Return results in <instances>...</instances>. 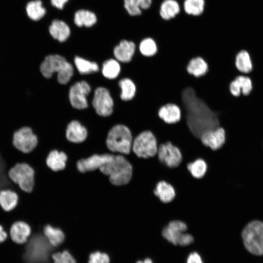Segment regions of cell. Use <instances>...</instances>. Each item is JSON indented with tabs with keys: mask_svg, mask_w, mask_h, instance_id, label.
<instances>
[{
	"mask_svg": "<svg viewBox=\"0 0 263 263\" xmlns=\"http://www.w3.org/2000/svg\"><path fill=\"white\" fill-rule=\"evenodd\" d=\"M179 107L181 118L185 119L192 133L198 138L204 132L220 126L216 113L198 97L190 87L183 90Z\"/></svg>",
	"mask_w": 263,
	"mask_h": 263,
	"instance_id": "cell-1",
	"label": "cell"
},
{
	"mask_svg": "<svg viewBox=\"0 0 263 263\" xmlns=\"http://www.w3.org/2000/svg\"><path fill=\"white\" fill-rule=\"evenodd\" d=\"M99 169L103 174L108 175L110 182L115 186L128 183L132 172V165L125 157L113 154Z\"/></svg>",
	"mask_w": 263,
	"mask_h": 263,
	"instance_id": "cell-2",
	"label": "cell"
},
{
	"mask_svg": "<svg viewBox=\"0 0 263 263\" xmlns=\"http://www.w3.org/2000/svg\"><path fill=\"white\" fill-rule=\"evenodd\" d=\"M52 246L44 235L34 232L27 241L24 261L26 263H47Z\"/></svg>",
	"mask_w": 263,
	"mask_h": 263,
	"instance_id": "cell-3",
	"label": "cell"
},
{
	"mask_svg": "<svg viewBox=\"0 0 263 263\" xmlns=\"http://www.w3.org/2000/svg\"><path fill=\"white\" fill-rule=\"evenodd\" d=\"M40 71L46 78L57 73V79L61 84H66L73 75V66L64 57L59 55H50L45 57L40 66Z\"/></svg>",
	"mask_w": 263,
	"mask_h": 263,
	"instance_id": "cell-4",
	"label": "cell"
},
{
	"mask_svg": "<svg viewBox=\"0 0 263 263\" xmlns=\"http://www.w3.org/2000/svg\"><path fill=\"white\" fill-rule=\"evenodd\" d=\"M242 236L244 245L250 253L263 255V222L254 220L249 223L244 228Z\"/></svg>",
	"mask_w": 263,
	"mask_h": 263,
	"instance_id": "cell-5",
	"label": "cell"
},
{
	"mask_svg": "<svg viewBox=\"0 0 263 263\" xmlns=\"http://www.w3.org/2000/svg\"><path fill=\"white\" fill-rule=\"evenodd\" d=\"M132 144L131 131L126 126L117 125L109 131L106 139L108 149L113 152L130 153Z\"/></svg>",
	"mask_w": 263,
	"mask_h": 263,
	"instance_id": "cell-6",
	"label": "cell"
},
{
	"mask_svg": "<svg viewBox=\"0 0 263 263\" xmlns=\"http://www.w3.org/2000/svg\"><path fill=\"white\" fill-rule=\"evenodd\" d=\"M35 170L26 163H19L8 171L9 179L25 192H31L35 185Z\"/></svg>",
	"mask_w": 263,
	"mask_h": 263,
	"instance_id": "cell-7",
	"label": "cell"
},
{
	"mask_svg": "<svg viewBox=\"0 0 263 263\" xmlns=\"http://www.w3.org/2000/svg\"><path fill=\"white\" fill-rule=\"evenodd\" d=\"M158 143L152 132L144 131L137 134L132 142L134 153L138 157L147 158L155 156L157 152Z\"/></svg>",
	"mask_w": 263,
	"mask_h": 263,
	"instance_id": "cell-8",
	"label": "cell"
},
{
	"mask_svg": "<svg viewBox=\"0 0 263 263\" xmlns=\"http://www.w3.org/2000/svg\"><path fill=\"white\" fill-rule=\"evenodd\" d=\"M187 229L186 224L180 221H172L169 223L162 231V235L174 245L186 246L193 242V237L185 232Z\"/></svg>",
	"mask_w": 263,
	"mask_h": 263,
	"instance_id": "cell-9",
	"label": "cell"
},
{
	"mask_svg": "<svg viewBox=\"0 0 263 263\" xmlns=\"http://www.w3.org/2000/svg\"><path fill=\"white\" fill-rule=\"evenodd\" d=\"M38 143L37 136L30 128L23 127L15 132L13 135L12 144L19 150L28 153L33 150Z\"/></svg>",
	"mask_w": 263,
	"mask_h": 263,
	"instance_id": "cell-10",
	"label": "cell"
},
{
	"mask_svg": "<svg viewBox=\"0 0 263 263\" xmlns=\"http://www.w3.org/2000/svg\"><path fill=\"white\" fill-rule=\"evenodd\" d=\"M157 154L159 160L171 168L178 167L182 160L179 147L169 141L158 144Z\"/></svg>",
	"mask_w": 263,
	"mask_h": 263,
	"instance_id": "cell-11",
	"label": "cell"
},
{
	"mask_svg": "<svg viewBox=\"0 0 263 263\" xmlns=\"http://www.w3.org/2000/svg\"><path fill=\"white\" fill-rule=\"evenodd\" d=\"M92 104L96 113L100 116H108L113 112V101L105 88L98 87L95 89Z\"/></svg>",
	"mask_w": 263,
	"mask_h": 263,
	"instance_id": "cell-12",
	"label": "cell"
},
{
	"mask_svg": "<svg viewBox=\"0 0 263 263\" xmlns=\"http://www.w3.org/2000/svg\"><path fill=\"white\" fill-rule=\"evenodd\" d=\"M91 87L85 81L77 82L70 89L69 99L72 106L77 109L88 107L87 96L91 91Z\"/></svg>",
	"mask_w": 263,
	"mask_h": 263,
	"instance_id": "cell-13",
	"label": "cell"
},
{
	"mask_svg": "<svg viewBox=\"0 0 263 263\" xmlns=\"http://www.w3.org/2000/svg\"><path fill=\"white\" fill-rule=\"evenodd\" d=\"M200 140L205 147L217 150L225 145L226 132L223 128L219 126L204 132L200 137Z\"/></svg>",
	"mask_w": 263,
	"mask_h": 263,
	"instance_id": "cell-14",
	"label": "cell"
},
{
	"mask_svg": "<svg viewBox=\"0 0 263 263\" xmlns=\"http://www.w3.org/2000/svg\"><path fill=\"white\" fill-rule=\"evenodd\" d=\"M112 154H94L87 158L78 161L76 167L81 172L99 169L110 158Z\"/></svg>",
	"mask_w": 263,
	"mask_h": 263,
	"instance_id": "cell-15",
	"label": "cell"
},
{
	"mask_svg": "<svg viewBox=\"0 0 263 263\" xmlns=\"http://www.w3.org/2000/svg\"><path fill=\"white\" fill-rule=\"evenodd\" d=\"M32 234L30 225L22 221L14 222L9 230V235L13 242L18 244L26 243Z\"/></svg>",
	"mask_w": 263,
	"mask_h": 263,
	"instance_id": "cell-16",
	"label": "cell"
},
{
	"mask_svg": "<svg viewBox=\"0 0 263 263\" xmlns=\"http://www.w3.org/2000/svg\"><path fill=\"white\" fill-rule=\"evenodd\" d=\"M136 49V46L134 42L124 39L114 48V56L118 61L128 63L131 61L134 56Z\"/></svg>",
	"mask_w": 263,
	"mask_h": 263,
	"instance_id": "cell-17",
	"label": "cell"
},
{
	"mask_svg": "<svg viewBox=\"0 0 263 263\" xmlns=\"http://www.w3.org/2000/svg\"><path fill=\"white\" fill-rule=\"evenodd\" d=\"M158 115L165 123L172 124L180 121L181 111L177 105L174 103H167L159 108Z\"/></svg>",
	"mask_w": 263,
	"mask_h": 263,
	"instance_id": "cell-18",
	"label": "cell"
},
{
	"mask_svg": "<svg viewBox=\"0 0 263 263\" xmlns=\"http://www.w3.org/2000/svg\"><path fill=\"white\" fill-rule=\"evenodd\" d=\"M181 7L177 0H163L159 6V14L164 20L175 18L180 13Z\"/></svg>",
	"mask_w": 263,
	"mask_h": 263,
	"instance_id": "cell-19",
	"label": "cell"
},
{
	"mask_svg": "<svg viewBox=\"0 0 263 263\" xmlns=\"http://www.w3.org/2000/svg\"><path fill=\"white\" fill-rule=\"evenodd\" d=\"M66 135L69 141L76 143H81L86 139L87 131L78 121L73 120L67 127Z\"/></svg>",
	"mask_w": 263,
	"mask_h": 263,
	"instance_id": "cell-20",
	"label": "cell"
},
{
	"mask_svg": "<svg viewBox=\"0 0 263 263\" xmlns=\"http://www.w3.org/2000/svg\"><path fill=\"white\" fill-rule=\"evenodd\" d=\"M51 36L59 42L65 41L70 37L71 29L69 25L64 21L54 19L49 28Z\"/></svg>",
	"mask_w": 263,
	"mask_h": 263,
	"instance_id": "cell-21",
	"label": "cell"
},
{
	"mask_svg": "<svg viewBox=\"0 0 263 263\" xmlns=\"http://www.w3.org/2000/svg\"><path fill=\"white\" fill-rule=\"evenodd\" d=\"M67 160V156L64 152L53 150L48 153L46 164L51 170L56 172L65 168Z\"/></svg>",
	"mask_w": 263,
	"mask_h": 263,
	"instance_id": "cell-22",
	"label": "cell"
},
{
	"mask_svg": "<svg viewBox=\"0 0 263 263\" xmlns=\"http://www.w3.org/2000/svg\"><path fill=\"white\" fill-rule=\"evenodd\" d=\"M186 69L189 75L195 77H200L207 72L208 65L203 57L198 56L189 60Z\"/></svg>",
	"mask_w": 263,
	"mask_h": 263,
	"instance_id": "cell-23",
	"label": "cell"
},
{
	"mask_svg": "<svg viewBox=\"0 0 263 263\" xmlns=\"http://www.w3.org/2000/svg\"><path fill=\"white\" fill-rule=\"evenodd\" d=\"M97 17L94 13L87 9H79L74 15L75 24L78 27H91L97 22Z\"/></svg>",
	"mask_w": 263,
	"mask_h": 263,
	"instance_id": "cell-24",
	"label": "cell"
},
{
	"mask_svg": "<svg viewBox=\"0 0 263 263\" xmlns=\"http://www.w3.org/2000/svg\"><path fill=\"white\" fill-rule=\"evenodd\" d=\"M19 196L14 190L5 189L0 190V206L5 211H10L18 205Z\"/></svg>",
	"mask_w": 263,
	"mask_h": 263,
	"instance_id": "cell-25",
	"label": "cell"
},
{
	"mask_svg": "<svg viewBox=\"0 0 263 263\" xmlns=\"http://www.w3.org/2000/svg\"><path fill=\"white\" fill-rule=\"evenodd\" d=\"M154 193L162 202L165 203L171 202L175 196L173 187L164 181L159 182L157 184Z\"/></svg>",
	"mask_w": 263,
	"mask_h": 263,
	"instance_id": "cell-26",
	"label": "cell"
},
{
	"mask_svg": "<svg viewBox=\"0 0 263 263\" xmlns=\"http://www.w3.org/2000/svg\"><path fill=\"white\" fill-rule=\"evenodd\" d=\"M42 231L43 235L53 246L61 244L64 240L65 235L63 231L50 224L45 225L42 228Z\"/></svg>",
	"mask_w": 263,
	"mask_h": 263,
	"instance_id": "cell-27",
	"label": "cell"
},
{
	"mask_svg": "<svg viewBox=\"0 0 263 263\" xmlns=\"http://www.w3.org/2000/svg\"><path fill=\"white\" fill-rule=\"evenodd\" d=\"M9 170V169L0 153V190L9 189L16 192L20 188L9 179L8 175Z\"/></svg>",
	"mask_w": 263,
	"mask_h": 263,
	"instance_id": "cell-28",
	"label": "cell"
},
{
	"mask_svg": "<svg viewBox=\"0 0 263 263\" xmlns=\"http://www.w3.org/2000/svg\"><path fill=\"white\" fill-rule=\"evenodd\" d=\"M235 66L240 73L247 74L252 70V64L248 53L245 50H241L235 55Z\"/></svg>",
	"mask_w": 263,
	"mask_h": 263,
	"instance_id": "cell-29",
	"label": "cell"
},
{
	"mask_svg": "<svg viewBox=\"0 0 263 263\" xmlns=\"http://www.w3.org/2000/svg\"><path fill=\"white\" fill-rule=\"evenodd\" d=\"M205 0H184L183 3L185 13L193 17L201 16L205 11Z\"/></svg>",
	"mask_w": 263,
	"mask_h": 263,
	"instance_id": "cell-30",
	"label": "cell"
},
{
	"mask_svg": "<svg viewBox=\"0 0 263 263\" xmlns=\"http://www.w3.org/2000/svg\"><path fill=\"white\" fill-rule=\"evenodd\" d=\"M138 49L142 56L147 57H152L158 52L157 42L152 37H145L139 43Z\"/></svg>",
	"mask_w": 263,
	"mask_h": 263,
	"instance_id": "cell-31",
	"label": "cell"
},
{
	"mask_svg": "<svg viewBox=\"0 0 263 263\" xmlns=\"http://www.w3.org/2000/svg\"><path fill=\"white\" fill-rule=\"evenodd\" d=\"M119 86L122 90L121 98L123 100L129 101L134 98L137 88L132 80L128 78H123L119 81Z\"/></svg>",
	"mask_w": 263,
	"mask_h": 263,
	"instance_id": "cell-32",
	"label": "cell"
},
{
	"mask_svg": "<svg viewBox=\"0 0 263 263\" xmlns=\"http://www.w3.org/2000/svg\"><path fill=\"white\" fill-rule=\"evenodd\" d=\"M28 17L33 20H38L46 14V10L40 0H35L28 3L26 7Z\"/></svg>",
	"mask_w": 263,
	"mask_h": 263,
	"instance_id": "cell-33",
	"label": "cell"
},
{
	"mask_svg": "<svg viewBox=\"0 0 263 263\" xmlns=\"http://www.w3.org/2000/svg\"><path fill=\"white\" fill-rule=\"evenodd\" d=\"M74 62L77 69L82 75L96 72L99 70V66L96 63L78 56L75 57Z\"/></svg>",
	"mask_w": 263,
	"mask_h": 263,
	"instance_id": "cell-34",
	"label": "cell"
},
{
	"mask_svg": "<svg viewBox=\"0 0 263 263\" xmlns=\"http://www.w3.org/2000/svg\"><path fill=\"white\" fill-rule=\"evenodd\" d=\"M102 72L105 77L108 79H114L119 74L120 66L117 61L110 59L104 62Z\"/></svg>",
	"mask_w": 263,
	"mask_h": 263,
	"instance_id": "cell-35",
	"label": "cell"
},
{
	"mask_svg": "<svg viewBox=\"0 0 263 263\" xmlns=\"http://www.w3.org/2000/svg\"><path fill=\"white\" fill-rule=\"evenodd\" d=\"M187 168L192 176L197 179L202 178L207 170V165L202 159H198L189 163Z\"/></svg>",
	"mask_w": 263,
	"mask_h": 263,
	"instance_id": "cell-36",
	"label": "cell"
},
{
	"mask_svg": "<svg viewBox=\"0 0 263 263\" xmlns=\"http://www.w3.org/2000/svg\"><path fill=\"white\" fill-rule=\"evenodd\" d=\"M234 79L241 90V93L244 96L248 95L252 89V84L249 77L239 75Z\"/></svg>",
	"mask_w": 263,
	"mask_h": 263,
	"instance_id": "cell-37",
	"label": "cell"
},
{
	"mask_svg": "<svg viewBox=\"0 0 263 263\" xmlns=\"http://www.w3.org/2000/svg\"><path fill=\"white\" fill-rule=\"evenodd\" d=\"M140 0H124V6L127 13L131 16H138L142 14Z\"/></svg>",
	"mask_w": 263,
	"mask_h": 263,
	"instance_id": "cell-38",
	"label": "cell"
},
{
	"mask_svg": "<svg viewBox=\"0 0 263 263\" xmlns=\"http://www.w3.org/2000/svg\"><path fill=\"white\" fill-rule=\"evenodd\" d=\"M52 258L54 263H76L74 257L66 250L54 254Z\"/></svg>",
	"mask_w": 263,
	"mask_h": 263,
	"instance_id": "cell-39",
	"label": "cell"
},
{
	"mask_svg": "<svg viewBox=\"0 0 263 263\" xmlns=\"http://www.w3.org/2000/svg\"><path fill=\"white\" fill-rule=\"evenodd\" d=\"M88 263H110V258L107 254L96 251L90 254Z\"/></svg>",
	"mask_w": 263,
	"mask_h": 263,
	"instance_id": "cell-40",
	"label": "cell"
},
{
	"mask_svg": "<svg viewBox=\"0 0 263 263\" xmlns=\"http://www.w3.org/2000/svg\"><path fill=\"white\" fill-rule=\"evenodd\" d=\"M187 263H204L200 255L195 252L191 253L187 258Z\"/></svg>",
	"mask_w": 263,
	"mask_h": 263,
	"instance_id": "cell-41",
	"label": "cell"
},
{
	"mask_svg": "<svg viewBox=\"0 0 263 263\" xmlns=\"http://www.w3.org/2000/svg\"><path fill=\"white\" fill-rule=\"evenodd\" d=\"M52 5L58 9L62 10L69 0H50Z\"/></svg>",
	"mask_w": 263,
	"mask_h": 263,
	"instance_id": "cell-42",
	"label": "cell"
},
{
	"mask_svg": "<svg viewBox=\"0 0 263 263\" xmlns=\"http://www.w3.org/2000/svg\"><path fill=\"white\" fill-rule=\"evenodd\" d=\"M152 0H140V8L142 10H146L150 8Z\"/></svg>",
	"mask_w": 263,
	"mask_h": 263,
	"instance_id": "cell-43",
	"label": "cell"
},
{
	"mask_svg": "<svg viewBox=\"0 0 263 263\" xmlns=\"http://www.w3.org/2000/svg\"><path fill=\"white\" fill-rule=\"evenodd\" d=\"M8 234L3 226L0 225V243L4 242L7 239Z\"/></svg>",
	"mask_w": 263,
	"mask_h": 263,
	"instance_id": "cell-44",
	"label": "cell"
},
{
	"mask_svg": "<svg viewBox=\"0 0 263 263\" xmlns=\"http://www.w3.org/2000/svg\"><path fill=\"white\" fill-rule=\"evenodd\" d=\"M136 263H153V262L150 258H147L145 259L143 261H139L137 262Z\"/></svg>",
	"mask_w": 263,
	"mask_h": 263,
	"instance_id": "cell-45",
	"label": "cell"
}]
</instances>
